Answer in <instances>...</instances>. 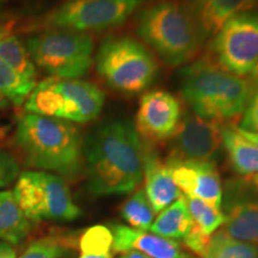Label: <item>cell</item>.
<instances>
[{
  "label": "cell",
  "mask_w": 258,
  "mask_h": 258,
  "mask_svg": "<svg viewBox=\"0 0 258 258\" xmlns=\"http://www.w3.org/2000/svg\"><path fill=\"white\" fill-rule=\"evenodd\" d=\"M86 188L92 196L124 195L140 185L144 175V144L131 121L104 122L84 144Z\"/></svg>",
  "instance_id": "1"
},
{
  "label": "cell",
  "mask_w": 258,
  "mask_h": 258,
  "mask_svg": "<svg viewBox=\"0 0 258 258\" xmlns=\"http://www.w3.org/2000/svg\"><path fill=\"white\" fill-rule=\"evenodd\" d=\"M15 140L25 163L34 169L67 178L82 172L84 144L72 122L25 114L19 118Z\"/></svg>",
  "instance_id": "2"
},
{
  "label": "cell",
  "mask_w": 258,
  "mask_h": 258,
  "mask_svg": "<svg viewBox=\"0 0 258 258\" xmlns=\"http://www.w3.org/2000/svg\"><path fill=\"white\" fill-rule=\"evenodd\" d=\"M178 83L194 114L219 123L241 116L254 91L249 78L226 72L208 57L183 67Z\"/></svg>",
  "instance_id": "3"
},
{
  "label": "cell",
  "mask_w": 258,
  "mask_h": 258,
  "mask_svg": "<svg viewBox=\"0 0 258 258\" xmlns=\"http://www.w3.org/2000/svg\"><path fill=\"white\" fill-rule=\"evenodd\" d=\"M135 24L138 36L169 66L189 62L203 43L189 6L175 0L140 10Z\"/></svg>",
  "instance_id": "4"
},
{
  "label": "cell",
  "mask_w": 258,
  "mask_h": 258,
  "mask_svg": "<svg viewBox=\"0 0 258 258\" xmlns=\"http://www.w3.org/2000/svg\"><path fill=\"white\" fill-rule=\"evenodd\" d=\"M98 76L114 91L135 96L152 85L158 74L151 50L131 36L105 38L95 56Z\"/></svg>",
  "instance_id": "5"
},
{
  "label": "cell",
  "mask_w": 258,
  "mask_h": 258,
  "mask_svg": "<svg viewBox=\"0 0 258 258\" xmlns=\"http://www.w3.org/2000/svg\"><path fill=\"white\" fill-rule=\"evenodd\" d=\"M104 102V92L91 83L50 77L36 83L24 109L27 114L86 123L98 117Z\"/></svg>",
  "instance_id": "6"
},
{
  "label": "cell",
  "mask_w": 258,
  "mask_h": 258,
  "mask_svg": "<svg viewBox=\"0 0 258 258\" xmlns=\"http://www.w3.org/2000/svg\"><path fill=\"white\" fill-rule=\"evenodd\" d=\"M25 47L32 62L54 78H83L95 61L92 37L83 32L50 29L29 37Z\"/></svg>",
  "instance_id": "7"
},
{
  "label": "cell",
  "mask_w": 258,
  "mask_h": 258,
  "mask_svg": "<svg viewBox=\"0 0 258 258\" xmlns=\"http://www.w3.org/2000/svg\"><path fill=\"white\" fill-rule=\"evenodd\" d=\"M19 208L31 222L73 221L82 214L62 177L46 171H27L14 188Z\"/></svg>",
  "instance_id": "8"
},
{
  "label": "cell",
  "mask_w": 258,
  "mask_h": 258,
  "mask_svg": "<svg viewBox=\"0 0 258 258\" xmlns=\"http://www.w3.org/2000/svg\"><path fill=\"white\" fill-rule=\"evenodd\" d=\"M211 60L226 72L246 77L258 63V14L243 12L228 18L211 43Z\"/></svg>",
  "instance_id": "9"
},
{
  "label": "cell",
  "mask_w": 258,
  "mask_h": 258,
  "mask_svg": "<svg viewBox=\"0 0 258 258\" xmlns=\"http://www.w3.org/2000/svg\"><path fill=\"white\" fill-rule=\"evenodd\" d=\"M141 0H69L47 17L51 29L86 34L117 28L137 11Z\"/></svg>",
  "instance_id": "10"
},
{
  "label": "cell",
  "mask_w": 258,
  "mask_h": 258,
  "mask_svg": "<svg viewBox=\"0 0 258 258\" xmlns=\"http://www.w3.org/2000/svg\"><path fill=\"white\" fill-rule=\"evenodd\" d=\"M182 116V104L176 96L152 90L140 98L134 125L145 143H164L173 137Z\"/></svg>",
  "instance_id": "11"
},
{
  "label": "cell",
  "mask_w": 258,
  "mask_h": 258,
  "mask_svg": "<svg viewBox=\"0 0 258 258\" xmlns=\"http://www.w3.org/2000/svg\"><path fill=\"white\" fill-rule=\"evenodd\" d=\"M222 123L206 120L194 112L182 116L178 128L171 138V157L214 163L222 147Z\"/></svg>",
  "instance_id": "12"
},
{
  "label": "cell",
  "mask_w": 258,
  "mask_h": 258,
  "mask_svg": "<svg viewBox=\"0 0 258 258\" xmlns=\"http://www.w3.org/2000/svg\"><path fill=\"white\" fill-rule=\"evenodd\" d=\"M222 205L225 222L221 231L234 239L258 246V194L244 178L230 180Z\"/></svg>",
  "instance_id": "13"
},
{
  "label": "cell",
  "mask_w": 258,
  "mask_h": 258,
  "mask_svg": "<svg viewBox=\"0 0 258 258\" xmlns=\"http://www.w3.org/2000/svg\"><path fill=\"white\" fill-rule=\"evenodd\" d=\"M166 163L182 195L221 208L224 190L215 163L182 160L172 157Z\"/></svg>",
  "instance_id": "14"
},
{
  "label": "cell",
  "mask_w": 258,
  "mask_h": 258,
  "mask_svg": "<svg viewBox=\"0 0 258 258\" xmlns=\"http://www.w3.org/2000/svg\"><path fill=\"white\" fill-rule=\"evenodd\" d=\"M109 228L112 233V249L115 253L123 254L128 251H138L151 258H191L189 253L183 251L182 245L173 239L121 224H112Z\"/></svg>",
  "instance_id": "15"
},
{
  "label": "cell",
  "mask_w": 258,
  "mask_h": 258,
  "mask_svg": "<svg viewBox=\"0 0 258 258\" xmlns=\"http://www.w3.org/2000/svg\"><path fill=\"white\" fill-rule=\"evenodd\" d=\"M145 194L154 213L169 207L180 196L169 165L154 152L150 144H144Z\"/></svg>",
  "instance_id": "16"
},
{
  "label": "cell",
  "mask_w": 258,
  "mask_h": 258,
  "mask_svg": "<svg viewBox=\"0 0 258 258\" xmlns=\"http://www.w3.org/2000/svg\"><path fill=\"white\" fill-rule=\"evenodd\" d=\"M257 5L258 0H191L188 4L203 41L214 36L228 18Z\"/></svg>",
  "instance_id": "17"
},
{
  "label": "cell",
  "mask_w": 258,
  "mask_h": 258,
  "mask_svg": "<svg viewBox=\"0 0 258 258\" xmlns=\"http://www.w3.org/2000/svg\"><path fill=\"white\" fill-rule=\"evenodd\" d=\"M222 147L235 173L243 177L258 173V146L244 138L237 125H224Z\"/></svg>",
  "instance_id": "18"
},
{
  "label": "cell",
  "mask_w": 258,
  "mask_h": 258,
  "mask_svg": "<svg viewBox=\"0 0 258 258\" xmlns=\"http://www.w3.org/2000/svg\"><path fill=\"white\" fill-rule=\"evenodd\" d=\"M32 224L19 208L12 191H0V241L22 243L30 233Z\"/></svg>",
  "instance_id": "19"
},
{
  "label": "cell",
  "mask_w": 258,
  "mask_h": 258,
  "mask_svg": "<svg viewBox=\"0 0 258 258\" xmlns=\"http://www.w3.org/2000/svg\"><path fill=\"white\" fill-rule=\"evenodd\" d=\"M0 59L11 67L18 76L36 84V67L22 41L9 29L0 27Z\"/></svg>",
  "instance_id": "20"
},
{
  "label": "cell",
  "mask_w": 258,
  "mask_h": 258,
  "mask_svg": "<svg viewBox=\"0 0 258 258\" xmlns=\"http://www.w3.org/2000/svg\"><path fill=\"white\" fill-rule=\"evenodd\" d=\"M191 225V218L183 195L160 212L150 230L152 233L169 239H183Z\"/></svg>",
  "instance_id": "21"
},
{
  "label": "cell",
  "mask_w": 258,
  "mask_h": 258,
  "mask_svg": "<svg viewBox=\"0 0 258 258\" xmlns=\"http://www.w3.org/2000/svg\"><path fill=\"white\" fill-rule=\"evenodd\" d=\"M78 258H112V233L109 226L95 225L85 230L79 238Z\"/></svg>",
  "instance_id": "22"
},
{
  "label": "cell",
  "mask_w": 258,
  "mask_h": 258,
  "mask_svg": "<svg viewBox=\"0 0 258 258\" xmlns=\"http://www.w3.org/2000/svg\"><path fill=\"white\" fill-rule=\"evenodd\" d=\"M202 258H258V246L231 238L220 230L211 237Z\"/></svg>",
  "instance_id": "23"
},
{
  "label": "cell",
  "mask_w": 258,
  "mask_h": 258,
  "mask_svg": "<svg viewBox=\"0 0 258 258\" xmlns=\"http://www.w3.org/2000/svg\"><path fill=\"white\" fill-rule=\"evenodd\" d=\"M152 206L148 201L145 190H137L121 207V215L129 227L148 231L154 221Z\"/></svg>",
  "instance_id": "24"
},
{
  "label": "cell",
  "mask_w": 258,
  "mask_h": 258,
  "mask_svg": "<svg viewBox=\"0 0 258 258\" xmlns=\"http://www.w3.org/2000/svg\"><path fill=\"white\" fill-rule=\"evenodd\" d=\"M35 85L36 84L28 82L18 76L0 59V101H8L14 105L23 104Z\"/></svg>",
  "instance_id": "25"
},
{
  "label": "cell",
  "mask_w": 258,
  "mask_h": 258,
  "mask_svg": "<svg viewBox=\"0 0 258 258\" xmlns=\"http://www.w3.org/2000/svg\"><path fill=\"white\" fill-rule=\"evenodd\" d=\"M191 222L206 234L212 235L224 225L225 214L220 208H215L201 200L190 199L183 195Z\"/></svg>",
  "instance_id": "26"
},
{
  "label": "cell",
  "mask_w": 258,
  "mask_h": 258,
  "mask_svg": "<svg viewBox=\"0 0 258 258\" xmlns=\"http://www.w3.org/2000/svg\"><path fill=\"white\" fill-rule=\"evenodd\" d=\"M19 258H74V244L72 238H41L32 241Z\"/></svg>",
  "instance_id": "27"
},
{
  "label": "cell",
  "mask_w": 258,
  "mask_h": 258,
  "mask_svg": "<svg viewBox=\"0 0 258 258\" xmlns=\"http://www.w3.org/2000/svg\"><path fill=\"white\" fill-rule=\"evenodd\" d=\"M21 175L18 161L8 151L0 150V188H6L16 182Z\"/></svg>",
  "instance_id": "28"
},
{
  "label": "cell",
  "mask_w": 258,
  "mask_h": 258,
  "mask_svg": "<svg viewBox=\"0 0 258 258\" xmlns=\"http://www.w3.org/2000/svg\"><path fill=\"white\" fill-rule=\"evenodd\" d=\"M212 235L206 234L205 232L200 230L198 226H195L191 222L189 231L183 238V243L189 250H191L194 253L198 254L200 257H203L206 250H207L209 240H211Z\"/></svg>",
  "instance_id": "29"
},
{
  "label": "cell",
  "mask_w": 258,
  "mask_h": 258,
  "mask_svg": "<svg viewBox=\"0 0 258 258\" xmlns=\"http://www.w3.org/2000/svg\"><path fill=\"white\" fill-rule=\"evenodd\" d=\"M239 128L246 132L258 133V88L253 91L245 108Z\"/></svg>",
  "instance_id": "30"
},
{
  "label": "cell",
  "mask_w": 258,
  "mask_h": 258,
  "mask_svg": "<svg viewBox=\"0 0 258 258\" xmlns=\"http://www.w3.org/2000/svg\"><path fill=\"white\" fill-rule=\"evenodd\" d=\"M0 258H17L14 245L0 241Z\"/></svg>",
  "instance_id": "31"
},
{
  "label": "cell",
  "mask_w": 258,
  "mask_h": 258,
  "mask_svg": "<svg viewBox=\"0 0 258 258\" xmlns=\"http://www.w3.org/2000/svg\"><path fill=\"white\" fill-rule=\"evenodd\" d=\"M237 129H238V132H239V133L243 135L244 138H246L247 140L251 141V143L256 145V146H258V133H252V132H246V131H244V129H241L239 127H237Z\"/></svg>",
  "instance_id": "32"
},
{
  "label": "cell",
  "mask_w": 258,
  "mask_h": 258,
  "mask_svg": "<svg viewBox=\"0 0 258 258\" xmlns=\"http://www.w3.org/2000/svg\"><path fill=\"white\" fill-rule=\"evenodd\" d=\"M245 179V182L249 184L251 188H252L254 191L258 194V173H254V175H251V176H246V177H243Z\"/></svg>",
  "instance_id": "33"
},
{
  "label": "cell",
  "mask_w": 258,
  "mask_h": 258,
  "mask_svg": "<svg viewBox=\"0 0 258 258\" xmlns=\"http://www.w3.org/2000/svg\"><path fill=\"white\" fill-rule=\"evenodd\" d=\"M121 258H151V257H148L146 254L141 252H138V251H128V252L122 254Z\"/></svg>",
  "instance_id": "34"
},
{
  "label": "cell",
  "mask_w": 258,
  "mask_h": 258,
  "mask_svg": "<svg viewBox=\"0 0 258 258\" xmlns=\"http://www.w3.org/2000/svg\"><path fill=\"white\" fill-rule=\"evenodd\" d=\"M251 80V83H252L253 85V89L256 90L258 88V63L256 66V69H254V71L252 73H251V77L249 78Z\"/></svg>",
  "instance_id": "35"
}]
</instances>
